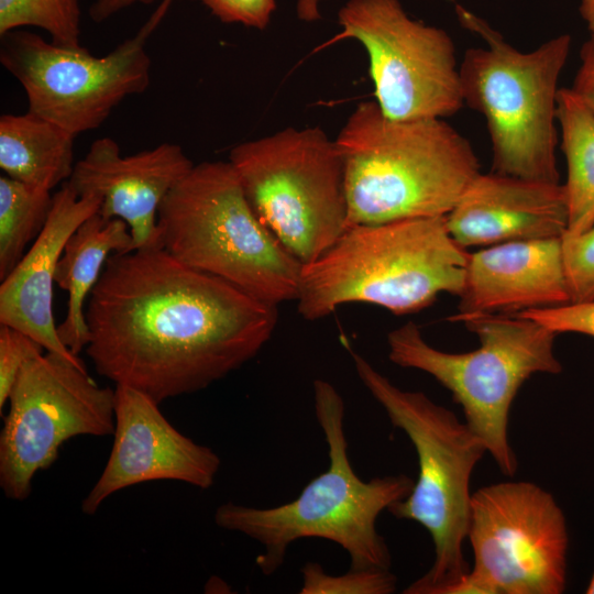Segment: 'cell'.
I'll return each mask as SVG.
<instances>
[{"label": "cell", "instance_id": "obj_1", "mask_svg": "<svg viewBox=\"0 0 594 594\" xmlns=\"http://www.w3.org/2000/svg\"><path fill=\"white\" fill-rule=\"evenodd\" d=\"M96 372L157 403L209 387L256 356L277 307L161 246L109 256L85 309Z\"/></svg>", "mask_w": 594, "mask_h": 594}, {"label": "cell", "instance_id": "obj_2", "mask_svg": "<svg viewBox=\"0 0 594 594\" xmlns=\"http://www.w3.org/2000/svg\"><path fill=\"white\" fill-rule=\"evenodd\" d=\"M314 407L328 446L327 470L295 499L275 507L224 503L216 509L215 522L264 547L255 560L264 575L274 574L289 546L304 538L327 539L342 547L350 568L391 569L392 556L376 521L382 512L408 496L415 481L406 474L360 479L348 454L344 402L328 381H314Z\"/></svg>", "mask_w": 594, "mask_h": 594}, {"label": "cell", "instance_id": "obj_3", "mask_svg": "<svg viewBox=\"0 0 594 594\" xmlns=\"http://www.w3.org/2000/svg\"><path fill=\"white\" fill-rule=\"evenodd\" d=\"M334 141L348 228L447 216L480 174L471 143L444 119H391L376 101L360 102Z\"/></svg>", "mask_w": 594, "mask_h": 594}, {"label": "cell", "instance_id": "obj_4", "mask_svg": "<svg viewBox=\"0 0 594 594\" xmlns=\"http://www.w3.org/2000/svg\"><path fill=\"white\" fill-rule=\"evenodd\" d=\"M468 257L446 216L350 227L302 265L297 310L310 321L348 302L373 304L398 316L416 312L442 293L461 294Z\"/></svg>", "mask_w": 594, "mask_h": 594}, {"label": "cell", "instance_id": "obj_5", "mask_svg": "<svg viewBox=\"0 0 594 594\" xmlns=\"http://www.w3.org/2000/svg\"><path fill=\"white\" fill-rule=\"evenodd\" d=\"M351 354L360 381L417 453L419 472L411 492L387 510L429 532L435 560L404 593L454 594L471 570L462 549L470 521V480L486 446L452 410L422 392L397 387L362 355Z\"/></svg>", "mask_w": 594, "mask_h": 594}, {"label": "cell", "instance_id": "obj_6", "mask_svg": "<svg viewBox=\"0 0 594 594\" xmlns=\"http://www.w3.org/2000/svg\"><path fill=\"white\" fill-rule=\"evenodd\" d=\"M160 246L182 263L278 306L296 300L302 264L261 221L230 162H202L158 209Z\"/></svg>", "mask_w": 594, "mask_h": 594}, {"label": "cell", "instance_id": "obj_7", "mask_svg": "<svg viewBox=\"0 0 594 594\" xmlns=\"http://www.w3.org/2000/svg\"><path fill=\"white\" fill-rule=\"evenodd\" d=\"M457 10L462 24L486 42L464 53L459 72L464 105L486 121L492 172L559 183L558 82L571 36L561 34L521 52L480 18Z\"/></svg>", "mask_w": 594, "mask_h": 594}, {"label": "cell", "instance_id": "obj_8", "mask_svg": "<svg viewBox=\"0 0 594 594\" xmlns=\"http://www.w3.org/2000/svg\"><path fill=\"white\" fill-rule=\"evenodd\" d=\"M461 322L477 336V349L463 353L438 350L409 321L387 334L388 359L431 375L450 391L465 422L483 440L499 470L512 476L518 468L508 438L512 404L534 374L562 371L554 353L558 334L518 314L482 315Z\"/></svg>", "mask_w": 594, "mask_h": 594}, {"label": "cell", "instance_id": "obj_9", "mask_svg": "<svg viewBox=\"0 0 594 594\" xmlns=\"http://www.w3.org/2000/svg\"><path fill=\"white\" fill-rule=\"evenodd\" d=\"M229 162L257 217L302 265L346 230L342 160L320 128H285L243 142Z\"/></svg>", "mask_w": 594, "mask_h": 594}, {"label": "cell", "instance_id": "obj_10", "mask_svg": "<svg viewBox=\"0 0 594 594\" xmlns=\"http://www.w3.org/2000/svg\"><path fill=\"white\" fill-rule=\"evenodd\" d=\"M172 1L164 0L135 35L105 56L18 29L0 35V62L24 89L29 112L77 136L98 129L127 97L147 89L146 43Z\"/></svg>", "mask_w": 594, "mask_h": 594}, {"label": "cell", "instance_id": "obj_11", "mask_svg": "<svg viewBox=\"0 0 594 594\" xmlns=\"http://www.w3.org/2000/svg\"><path fill=\"white\" fill-rule=\"evenodd\" d=\"M474 563L454 594H561L569 536L554 497L530 482L472 493L468 536Z\"/></svg>", "mask_w": 594, "mask_h": 594}, {"label": "cell", "instance_id": "obj_12", "mask_svg": "<svg viewBox=\"0 0 594 594\" xmlns=\"http://www.w3.org/2000/svg\"><path fill=\"white\" fill-rule=\"evenodd\" d=\"M114 389L99 386L86 367L45 351L28 360L10 392L0 433V487L26 499L38 471L58 458L64 442L114 431Z\"/></svg>", "mask_w": 594, "mask_h": 594}, {"label": "cell", "instance_id": "obj_13", "mask_svg": "<svg viewBox=\"0 0 594 594\" xmlns=\"http://www.w3.org/2000/svg\"><path fill=\"white\" fill-rule=\"evenodd\" d=\"M339 38L365 48L375 101L395 120L440 118L464 105L455 47L442 29L411 19L399 0H349Z\"/></svg>", "mask_w": 594, "mask_h": 594}, {"label": "cell", "instance_id": "obj_14", "mask_svg": "<svg viewBox=\"0 0 594 594\" xmlns=\"http://www.w3.org/2000/svg\"><path fill=\"white\" fill-rule=\"evenodd\" d=\"M113 444L99 479L82 499L94 515L112 494L150 481H177L207 490L221 466L219 455L177 430L160 403L128 385L114 388Z\"/></svg>", "mask_w": 594, "mask_h": 594}, {"label": "cell", "instance_id": "obj_15", "mask_svg": "<svg viewBox=\"0 0 594 594\" xmlns=\"http://www.w3.org/2000/svg\"><path fill=\"white\" fill-rule=\"evenodd\" d=\"M194 165L178 144L122 155L119 144L105 136L91 143L66 183L78 196H97L103 218L123 220L133 250L153 248L160 246V206Z\"/></svg>", "mask_w": 594, "mask_h": 594}, {"label": "cell", "instance_id": "obj_16", "mask_svg": "<svg viewBox=\"0 0 594 594\" xmlns=\"http://www.w3.org/2000/svg\"><path fill=\"white\" fill-rule=\"evenodd\" d=\"M458 312L449 320L571 302L561 238L513 241L469 253Z\"/></svg>", "mask_w": 594, "mask_h": 594}, {"label": "cell", "instance_id": "obj_17", "mask_svg": "<svg viewBox=\"0 0 594 594\" xmlns=\"http://www.w3.org/2000/svg\"><path fill=\"white\" fill-rule=\"evenodd\" d=\"M462 248L561 238L568 227L563 184L480 173L446 216Z\"/></svg>", "mask_w": 594, "mask_h": 594}, {"label": "cell", "instance_id": "obj_18", "mask_svg": "<svg viewBox=\"0 0 594 594\" xmlns=\"http://www.w3.org/2000/svg\"><path fill=\"white\" fill-rule=\"evenodd\" d=\"M97 196H78L65 182L53 195L45 227L15 267L1 280L0 323L15 328L43 348L86 367L59 339L53 316V285L58 261L70 235L97 213Z\"/></svg>", "mask_w": 594, "mask_h": 594}, {"label": "cell", "instance_id": "obj_19", "mask_svg": "<svg viewBox=\"0 0 594 594\" xmlns=\"http://www.w3.org/2000/svg\"><path fill=\"white\" fill-rule=\"evenodd\" d=\"M133 250L127 223L98 212L85 220L70 235L58 261L55 284L67 293V310L57 326L61 341L76 355L86 349L89 330L86 299L97 285L107 260L113 253Z\"/></svg>", "mask_w": 594, "mask_h": 594}, {"label": "cell", "instance_id": "obj_20", "mask_svg": "<svg viewBox=\"0 0 594 594\" xmlns=\"http://www.w3.org/2000/svg\"><path fill=\"white\" fill-rule=\"evenodd\" d=\"M75 135L29 111L0 118V168L4 175L51 191L73 174Z\"/></svg>", "mask_w": 594, "mask_h": 594}, {"label": "cell", "instance_id": "obj_21", "mask_svg": "<svg viewBox=\"0 0 594 594\" xmlns=\"http://www.w3.org/2000/svg\"><path fill=\"white\" fill-rule=\"evenodd\" d=\"M557 120L568 169L563 235L573 237L594 223V113L571 88H560Z\"/></svg>", "mask_w": 594, "mask_h": 594}, {"label": "cell", "instance_id": "obj_22", "mask_svg": "<svg viewBox=\"0 0 594 594\" xmlns=\"http://www.w3.org/2000/svg\"><path fill=\"white\" fill-rule=\"evenodd\" d=\"M53 205L51 191L0 177V279L26 253L46 224Z\"/></svg>", "mask_w": 594, "mask_h": 594}, {"label": "cell", "instance_id": "obj_23", "mask_svg": "<svg viewBox=\"0 0 594 594\" xmlns=\"http://www.w3.org/2000/svg\"><path fill=\"white\" fill-rule=\"evenodd\" d=\"M80 0H0V35L18 29L45 31L56 44L79 46Z\"/></svg>", "mask_w": 594, "mask_h": 594}, {"label": "cell", "instance_id": "obj_24", "mask_svg": "<svg viewBox=\"0 0 594 594\" xmlns=\"http://www.w3.org/2000/svg\"><path fill=\"white\" fill-rule=\"evenodd\" d=\"M300 572V594H389L397 585L389 569L350 568L343 574L331 575L320 563L307 562Z\"/></svg>", "mask_w": 594, "mask_h": 594}, {"label": "cell", "instance_id": "obj_25", "mask_svg": "<svg viewBox=\"0 0 594 594\" xmlns=\"http://www.w3.org/2000/svg\"><path fill=\"white\" fill-rule=\"evenodd\" d=\"M561 241L571 302L594 299V223L581 234L562 235Z\"/></svg>", "mask_w": 594, "mask_h": 594}, {"label": "cell", "instance_id": "obj_26", "mask_svg": "<svg viewBox=\"0 0 594 594\" xmlns=\"http://www.w3.org/2000/svg\"><path fill=\"white\" fill-rule=\"evenodd\" d=\"M46 350L32 337L0 323V411L8 404L13 384L24 363Z\"/></svg>", "mask_w": 594, "mask_h": 594}, {"label": "cell", "instance_id": "obj_27", "mask_svg": "<svg viewBox=\"0 0 594 594\" xmlns=\"http://www.w3.org/2000/svg\"><path fill=\"white\" fill-rule=\"evenodd\" d=\"M518 315L541 323L557 334L572 332L594 338V299L529 309Z\"/></svg>", "mask_w": 594, "mask_h": 594}, {"label": "cell", "instance_id": "obj_28", "mask_svg": "<svg viewBox=\"0 0 594 594\" xmlns=\"http://www.w3.org/2000/svg\"><path fill=\"white\" fill-rule=\"evenodd\" d=\"M223 23L264 30L276 9L275 0H199Z\"/></svg>", "mask_w": 594, "mask_h": 594}, {"label": "cell", "instance_id": "obj_29", "mask_svg": "<svg viewBox=\"0 0 594 594\" xmlns=\"http://www.w3.org/2000/svg\"><path fill=\"white\" fill-rule=\"evenodd\" d=\"M571 89L594 113V35L581 48L580 65Z\"/></svg>", "mask_w": 594, "mask_h": 594}, {"label": "cell", "instance_id": "obj_30", "mask_svg": "<svg viewBox=\"0 0 594 594\" xmlns=\"http://www.w3.org/2000/svg\"><path fill=\"white\" fill-rule=\"evenodd\" d=\"M156 0H95L88 9L89 18L102 23L134 4H151Z\"/></svg>", "mask_w": 594, "mask_h": 594}, {"label": "cell", "instance_id": "obj_31", "mask_svg": "<svg viewBox=\"0 0 594 594\" xmlns=\"http://www.w3.org/2000/svg\"><path fill=\"white\" fill-rule=\"evenodd\" d=\"M326 0H297L296 15L304 22H316L321 19L319 6Z\"/></svg>", "mask_w": 594, "mask_h": 594}, {"label": "cell", "instance_id": "obj_32", "mask_svg": "<svg viewBox=\"0 0 594 594\" xmlns=\"http://www.w3.org/2000/svg\"><path fill=\"white\" fill-rule=\"evenodd\" d=\"M580 14L586 23L591 35H594V0H581Z\"/></svg>", "mask_w": 594, "mask_h": 594}, {"label": "cell", "instance_id": "obj_33", "mask_svg": "<svg viewBox=\"0 0 594 594\" xmlns=\"http://www.w3.org/2000/svg\"><path fill=\"white\" fill-rule=\"evenodd\" d=\"M586 593L587 594H594V573H593V575H592V578L590 580V583H588V585L586 587Z\"/></svg>", "mask_w": 594, "mask_h": 594}]
</instances>
